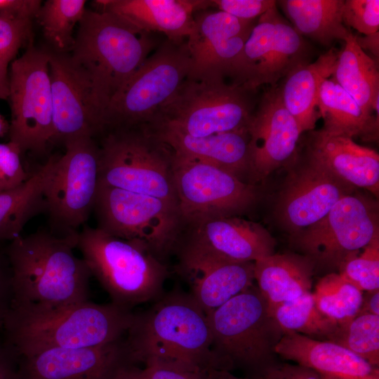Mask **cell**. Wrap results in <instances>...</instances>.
Wrapping results in <instances>:
<instances>
[{"mask_svg": "<svg viewBox=\"0 0 379 379\" xmlns=\"http://www.w3.org/2000/svg\"><path fill=\"white\" fill-rule=\"evenodd\" d=\"M77 239L39 229L9 241L11 308L48 310L88 301L91 274L74 253Z\"/></svg>", "mask_w": 379, "mask_h": 379, "instance_id": "obj_1", "label": "cell"}, {"mask_svg": "<svg viewBox=\"0 0 379 379\" xmlns=\"http://www.w3.org/2000/svg\"><path fill=\"white\" fill-rule=\"evenodd\" d=\"M133 364H162L190 371L219 369L211 351L207 315L188 293H164L134 313L126 337Z\"/></svg>", "mask_w": 379, "mask_h": 379, "instance_id": "obj_2", "label": "cell"}, {"mask_svg": "<svg viewBox=\"0 0 379 379\" xmlns=\"http://www.w3.org/2000/svg\"><path fill=\"white\" fill-rule=\"evenodd\" d=\"M131 310L112 302L91 301L48 310L11 308L3 327L4 341L18 357L54 348L105 345L126 335Z\"/></svg>", "mask_w": 379, "mask_h": 379, "instance_id": "obj_3", "label": "cell"}, {"mask_svg": "<svg viewBox=\"0 0 379 379\" xmlns=\"http://www.w3.org/2000/svg\"><path fill=\"white\" fill-rule=\"evenodd\" d=\"M150 33L104 11L86 10L68 53L88 80L100 114L149 56Z\"/></svg>", "mask_w": 379, "mask_h": 379, "instance_id": "obj_4", "label": "cell"}, {"mask_svg": "<svg viewBox=\"0 0 379 379\" xmlns=\"http://www.w3.org/2000/svg\"><path fill=\"white\" fill-rule=\"evenodd\" d=\"M207 318L219 369H239L246 377L259 379L277 362L275 347L284 332L257 286L236 295Z\"/></svg>", "mask_w": 379, "mask_h": 379, "instance_id": "obj_5", "label": "cell"}, {"mask_svg": "<svg viewBox=\"0 0 379 379\" xmlns=\"http://www.w3.org/2000/svg\"><path fill=\"white\" fill-rule=\"evenodd\" d=\"M76 248L111 302L131 310L164 293L169 270L145 242L120 239L85 224L78 233Z\"/></svg>", "mask_w": 379, "mask_h": 379, "instance_id": "obj_6", "label": "cell"}, {"mask_svg": "<svg viewBox=\"0 0 379 379\" xmlns=\"http://www.w3.org/2000/svg\"><path fill=\"white\" fill-rule=\"evenodd\" d=\"M97 138L99 184L158 198L179 211L174 152L147 126L112 128Z\"/></svg>", "mask_w": 379, "mask_h": 379, "instance_id": "obj_7", "label": "cell"}, {"mask_svg": "<svg viewBox=\"0 0 379 379\" xmlns=\"http://www.w3.org/2000/svg\"><path fill=\"white\" fill-rule=\"evenodd\" d=\"M190 66L186 40L166 39L111 99L101 117V133L149 124L188 77Z\"/></svg>", "mask_w": 379, "mask_h": 379, "instance_id": "obj_8", "label": "cell"}, {"mask_svg": "<svg viewBox=\"0 0 379 379\" xmlns=\"http://www.w3.org/2000/svg\"><path fill=\"white\" fill-rule=\"evenodd\" d=\"M246 91L225 79L187 77L147 124L200 138L247 128L252 115Z\"/></svg>", "mask_w": 379, "mask_h": 379, "instance_id": "obj_9", "label": "cell"}, {"mask_svg": "<svg viewBox=\"0 0 379 379\" xmlns=\"http://www.w3.org/2000/svg\"><path fill=\"white\" fill-rule=\"evenodd\" d=\"M93 211L97 227L126 240L145 242L164 262L182 231L178 209L156 197L98 184Z\"/></svg>", "mask_w": 379, "mask_h": 379, "instance_id": "obj_10", "label": "cell"}, {"mask_svg": "<svg viewBox=\"0 0 379 379\" xmlns=\"http://www.w3.org/2000/svg\"><path fill=\"white\" fill-rule=\"evenodd\" d=\"M9 142L23 155H44L53 132V99L46 50L31 40L25 51L11 63Z\"/></svg>", "mask_w": 379, "mask_h": 379, "instance_id": "obj_11", "label": "cell"}, {"mask_svg": "<svg viewBox=\"0 0 379 379\" xmlns=\"http://www.w3.org/2000/svg\"><path fill=\"white\" fill-rule=\"evenodd\" d=\"M44 188L48 230L60 237H77L93 211L99 184V147L84 136L67 141Z\"/></svg>", "mask_w": 379, "mask_h": 379, "instance_id": "obj_12", "label": "cell"}, {"mask_svg": "<svg viewBox=\"0 0 379 379\" xmlns=\"http://www.w3.org/2000/svg\"><path fill=\"white\" fill-rule=\"evenodd\" d=\"M379 239L378 203L362 196L340 199L328 214L291 241L317 267L339 271L344 262Z\"/></svg>", "mask_w": 379, "mask_h": 379, "instance_id": "obj_13", "label": "cell"}, {"mask_svg": "<svg viewBox=\"0 0 379 379\" xmlns=\"http://www.w3.org/2000/svg\"><path fill=\"white\" fill-rule=\"evenodd\" d=\"M173 173L182 223L237 216L250 211L259 200L254 184L204 161L175 154Z\"/></svg>", "mask_w": 379, "mask_h": 379, "instance_id": "obj_14", "label": "cell"}, {"mask_svg": "<svg viewBox=\"0 0 379 379\" xmlns=\"http://www.w3.org/2000/svg\"><path fill=\"white\" fill-rule=\"evenodd\" d=\"M307 46L276 6L258 18L248 37L233 74L232 83L251 92L271 87L296 66L307 62Z\"/></svg>", "mask_w": 379, "mask_h": 379, "instance_id": "obj_15", "label": "cell"}, {"mask_svg": "<svg viewBox=\"0 0 379 379\" xmlns=\"http://www.w3.org/2000/svg\"><path fill=\"white\" fill-rule=\"evenodd\" d=\"M255 25L220 11L196 12L186 44L191 61L188 78L232 77L244 44Z\"/></svg>", "mask_w": 379, "mask_h": 379, "instance_id": "obj_16", "label": "cell"}, {"mask_svg": "<svg viewBox=\"0 0 379 379\" xmlns=\"http://www.w3.org/2000/svg\"><path fill=\"white\" fill-rule=\"evenodd\" d=\"M354 188L307 155L288 176L277 204V216L295 235L321 220Z\"/></svg>", "mask_w": 379, "mask_h": 379, "instance_id": "obj_17", "label": "cell"}, {"mask_svg": "<svg viewBox=\"0 0 379 379\" xmlns=\"http://www.w3.org/2000/svg\"><path fill=\"white\" fill-rule=\"evenodd\" d=\"M46 50L53 109L51 142L64 145L84 136L97 138L102 132L100 114L88 80L72 62L68 53Z\"/></svg>", "mask_w": 379, "mask_h": 379, "instance_id": "obj_18", "label": "cell"}, {"mask_svg": "<svg viewBox=\"0 0 379 379\" xmlns=\"http://www.w3.org/2000/svg\"><path fill=\"white\" fill-rule=\"evenodd\" d=\"M247 131L252 184L292 164L302 133L295 118L284 107L277 86L263 95L258 109L251 115Z\"/></svg>", "mask_w": 379, "mask_h": 379, "instance_id": "obj_19", "label": "cell"}, {"mask_svg": "<svg viewBox=\"0 0 379 379\" xmlns=\"http://www.w3.org/2000/svg\"><path fill=\"white\" fill-rule=\"evenodd\" d=\"M179 246L226 260L254 262L274 254L276 241L259 223L238 216H218L183 222L175 248Z\"/></svg>", "mask_w": 379, "mask_h": 379, "instance_id": "obj_20", "label": "cell"}, {"mask_svg": "<svg viewBox=\"0 0 379 379\" xmlns=\"http://www.w3.org/2000/svg\"><path fill=\"white\" fill-rule=\"evenodd\" d=\"M18 358L21 379H113L132 364L125 337L98 347L54 348Z\"/></svg>", "mask_w": 379, "mask_h": 379, "instance_id": "obj_21", "label": "cell"}, {"mask_svg": "<svg viewBox=\"0 0 379 379\" xmlns=\"http://www.w3.org/2000/svg\"><path fill=\"white\" fill-rule=\"evenodd\" d=\"M177 272L188 283L189 293L208 315L253 285L254 262L223 259L179 246Z\"/></svg>", "mask_w": 379, "mask_h": 379, "instance_id": "obj_22", "label": "cell"}, {"mask_svg": "<svg viewBox=\"0 0 379 379\" xmlns=\"http://www.w3.org/2000/svg\"><path fill=\"white\" fill-rule=\"evenodd\" d=\"M145 126L166 143L175 155L214 165L244 181V178L248 177L250 181L247 128L197 138L164 125Z\"/></svg>", "mask_w": 379, "mask_h": 379, "instance_id": "obj_23", "label": "cell"}, {"mask_svg": "<svg viewBox=\"0 0 379 379\" xmlns=\"http://www.w3.org/2000/svg\"><path fill=\"white\" fill-rule=\"evenodd\" d=\"M101 10L115 14L147 33L161 32L167 39L184 41L194 25L196 12L208 9L206 0H98Z\"/></svg>", "mask_w": 379, "mask_h": 379, "instance_id": "obj_24", "label": "cell"}, {"mask_svg": "<svg viewBox=\"0 0 379 379\" xmlns=\"http://www.w3.org/2000/svg\"><path fill=\"white\" fill-rule=\"evenodd\" d=\"M307 155L345 183L378 195L379 155L375 150L356 143L352 138L320 129L310 133Z\"/></svg>", "mask_w": 379, "mask_h": 379, "instance_id": "obj_25", "label": "cell"}, {"mask_svg": "<svg viewBox=\"0 0 379 379\" xmlns=\"http://www.w3.org/2000/svg\"><path fill=\"white\" fill-rule=\"evenodd\" d=\"M277 355L338 379H379L378 368L349 350L328 340L284 332L275 347Z\"/></svg>", "mask_w": 379, "mask_h": 379, "instance_id": "obj_26", "label": "cell"}, {"mask_svg": "<svg viewBox=\"0 0 379 379\" xmlns=\"http://www.w3.org/2000/svg\"><path fill=\"white\" fill-rule=\"evenodd\" d=\"M315 266L297 253H274L254 262V279L270 312L279 304L311 292Z\"/></svg>", "mask_w": 379, "mask_h": 379, "instance_id": "obj_27", "label": "cell"}, {"mask_svg": "<svg viewBox=\"0 0 379 379\" xmlns=\"http://www.w3.org/2000/svg\"><path fill=\"white\" fill-rule=\"evenodd\" d=\"M339 51L330 48L314 62L299 65L284 77L279 87L284 107L295 118L302 132L311 131L320 116L317 107L321 82L334 71Z\"/></svg>", "mask_w": 379, "mask_h": 379, "instance_id": "obj_28", "label": "cell"}, {"mask_svg": "<svg viewBox=\"0 0 379 379\" xmlns=\"http://www.w3.org/2000/svg\"><path fill=\"white\" fill-rule=\"evenodd\" d=\"M317 107L324 120L321 129L328 133L369 140L378 137L379 116L367 117L332 77L321 82Z\"/></svg>", "mask_w": 379, "mask_h": 379, "instance_id": "obj_29", "label": "cell"}, {"mask_svg": "<svg viewBox=\"0 0 379 379\" xmlns=\"http://www.w3.org/2000/svg\"><path fill=\"white\" fill-rule=\"evenodd\" d=\"M57 157L51 156L24 183L0 193V242L18 237L32 218L46 212L44 188Z\"/></svg>", "mask_w": 379, "mask_h": 379, "instance_id": "obj_30", "label": "cell"}, {"mask_svg": "<svg viewBox=\"0 0 379 379\" xmlns=\"http://www.w3.org/2000/svg\"><path fill=\"white\" fill-rule=\"evenodd\" d=\"M339 51L331 77L357 102L367 117L379 102V72L375 61L360 48L352 34Z\"/></svg>", "mask_w": 379, "mask_h": 379, "instance_id": "obj_31", "label": "cell"}, {"mask_svg": "<svg viewBox=\"0 0 379 379\" xmlns=\"http://www.w3.org/2000/svg\"><path fill=\"white\" fill-rule=\"evenodd\" d=\"M293 28L323 46L345 41L352 33L343 25L344 0H283L278 1Z\"/></svg>", "mask_w": 379, "mask_h": 379, "instance_id": "obj_32", "label": "cell"}, {"mask_svg": "<svg viewBox=\"0 0 379 379\" xmlns=\"http://www.w3.org/2000/svg\"><path fill=\"white\" fill-rule=\"evenodd\" d=\"M284 332L329 340L338 324L317 307L312 292L278 305L270 311Z\"/></svg>", "mask_w": 379, "mask_h": 379, "instance_id": "obj_33", "label": "cell"}, {"mask_svg": "<svg viewBox=\"0 0 379 379\" xmlns=\"http://www.w3.org/2000/svg\"><path fill=\"white\" fill-rule=\"evenodd\" d=\"M85 0H48L36 17L52 50L69 53L74 43V29L85 11Z\"/></svg>", "mask_w": 379, "mask_h": 379, "instance_id": "obj_34", "label": "cell"}, {"mask_svg": "<svg viewBox=\"0 0 379 379\" xmlns=\"http://www.w3.org/2000/svg\"><path fill=\"white\" fill-rule=\"evenodd\" d=\"M312 295L318 310L338 324L358 314L363 297L361 291L338 272L321 277Z\"/></svg>", "mask_w": 379, "mask_h": 379, "instance_id": "obj_35", "label": "cell"}, {"mask_svg": "<svg viewBox=\"0 0 379 379\" xmlns=\"http://www.w3.org/2000/svg\"><path fill=\"white\" fill-rule=\"evenodd\" d=\"M328 341L338 344L373 366L379 364V315L358 314L351 319L338 324Z\"/></svg>", "mask_w": 379, "mask_h": 379, "instance_id": "obj_36", "label": "cell"}, {"mask_svg": "<svg viewBox=\"0 0 379 379\" xmlns=\"http://www.w3.org/2000/svg\"><path fill=\"white\" fill-rule=\"evenodd\" d=\"M361 292L379 289V239L348 258L338 272Z\"/></svg>", "mask_w": 379, "mask_h": 379, "instance_id": "obj_37", "label": "cell"}, {"mask_svg": "<svg viewBox=\"0 0 379 379\" xmlns=\"http://www.w3.org/2000/svg\"><path fill=\"white\" fill-rule=\"evenodd\" d=\"M31 20L0 11V58L11 63L19 49L32 40Z\"/></svg>", "mask_w": 379, "mask_h": 379, "instance_id": "obj_38", "label": "cell"}, {"mask_svg": "<svg viewBox=\"0 0 379 379\" xmlns=\"http://www.w3.org/2000/svg\"><path fill=\"white\" fill-rule=\"evenodd\" d=\"M342 18L344 24L364 35L378 32L379 29V1H344Z\"/></svg>", "mask_w": 379, "mask_h": 379, "instance_id": "obj_39", "label": "cell"}, {"mask_svg": "<svg viewBox=\"0 0 379 379\" xmlns=\"http://www.w3.org/2000/svg\"><path fill=\"white\" fill-rule=\"evenodd\" d=\"M208 371H190L162 364H127L114 379H206Z\"/></svg>", "mask_w": 379, "mask_h": 379, "instance_id": "obj_40", "label": "cell"}, {"mask_svg": "<svg viewBox=\"0 0 379 379\" xmlns=\"http://www.w3.org/2000/svg\"><path fill=\"white\" fill-rule=\"evenodd\" d=\"M22 157L13 143H0V193L20 186L31 176L25 169Z\"/></svg>", "mask_w": 379, "mask_h": 379, "instance_id": "obj_41", "label": "cell"}, {"mask_svg": "<svg viewBox=\"0 0 379 379\" xmlns=\"http://www.w3.org/2000/svg\"><path fill=\"white\" fill-rule=\"evenodd\" d=\"M211 7L244 20H254L275 6L274 0H210Z\"/></svg>", "mask_w": 379, "mask_h": 379, "instance_id": "obj_42", "label": "cell"}, {"mask_svg": "<svg viewBox=\"0 0 379 379\" xmlns=\"http://www.w3.org/2000/svg\"><path fill=\"white\" fill-rule=\"evenodd\" d=\"M2 243L0 242V331L3 330L13 302L12 271L6 246Z\"/></svg>", "mask_w": 379, "mask_h": 379, "instance_id": "obj_43", "label": "cell"}, {"mask_svg": "<svg viewBox=\"0 0 379 379\" xmlns=\"http://www.w3.org/2000/svg\"><path fill=\"white\" fill-rule=\"evenodd\" d=\"M259 379H321V376L298 364L277 362L267 368Z\"/></svg>", "mask_w": 379, "mask_h": 379, "instance_id": "obj_44", "label": "cell"}, {"mask_svg": "<svg viewBox=\"0 0 379 379\" xmlns=\"http://www.w3.org/2000/svg\"><path fill=\"white\" fill-rule=\"evenodd\" d=\"M0 379H21L19 358L4 340L0 342Z\"/></svg>", "mask_w": 379, "mask_h": 379, "instance_id": "obj_45", "label": "cell"}, {"mask_svg": "<svg viewBox=\"0 0 379 379\" xmlns=\"http://www.w3.org/2000/svg\"><path fill=\"white\" fill-rule=\"evenodd\" d=\"M41 2L36 0H0V11L32 19L36 17Z\"/></svg>", "mask_w": 379, "mask_h": 379, "instance_id": "obj_46", "label": "cell"}, {"mask_svg": "<svg viewBox=\"0 0 379 379\" xmlns=\"http://www.w3.org/2000/svg\"><path fill=\"white\" fill-rule=\"evenodd\" d=\"M379 315V289L366 291L362 297L361 307L358 314Z\"/></svg>", "mask_w": 379, "mask_h": 379, "instance_id": "obj_47", "label": "cell"}, {"mask_svg": "<svg viewBox=\"0 0 379 379\" xmlns=\"http://www.w3.org/2000/svg\"><path fill=\"white\" fill-rule=\"evenodd\" d=\"M356 41L361 49L371 52L375 57L379 56V32L365 35L362 37L356 36Z\"/></svg>", "mask_w": 379, "mask_h": 379, "instance_id": "obj_48", "label": "cell"}, {"mask_svg": "<svg viewBox=\"0 0 379 379\" xmlns=\"http://www.w3.org/2000/svg\"><path fill=\"white\" fill-rule=\"evenodd\" d=\"M9 64L10 62L0 58V98L2 100H8L9 95Z\"/></svg>", "mask_w": 379, "mask_h": 379, "instance_id": "obj_49", "label": "cell"}, {"mask_svg": "<svg viewBox=\"0 0 379 379\" xmlns=\"http://www.w3.org/2000/svg\"><path fill=\"white\" fill-rule=\"evenodd\" d=\"M206 379H256L250 377H239L232 371L221 369H212L208 371Z\"/></svg>", "mask_w": 379, "mask_h": 379, "instance_id": "obj_50", "label": "cell"}, {"mask_svg": "<svg viewBox=\"0 0 379 379\" xmlns=\"http://www.w3.org/2000/svg\"><path fill=\"white\" fill-rule=\"evenodd\" d=\"M9 124L4 120L0 114V137L3 136L5 133L8 132Z\"/></svg>", "mask_w": 379, "mask_h": 379, "instance_id": "obj_51", "label": "cell"}, {"mask_svg": "<svg viewBox=\"0 0 379 379\" xmlns=\"http://www.w3.org/2000/svg\"><path fill=\"white\" fill-rule=\"evenodd\" d=\"M321 379H338V378L331 377V376H328V375H321Z\"/></svg>", "mask_w": 379, "mask_h": 379, "instance_id": "obj_52", "label": "cell"}, {"mask_svg": "<svg viewBox=\"0 0 379 379\" xmlns=\"http://www.w3.org/2000/svg\"><path fill=\"white\" fill-rule=\"evenodd\" d=\"M0 99H1V98H0Z\"/></svg>", "mask_w": 379, "mask_h": 379, "instance_id": "obj_53", "label": "cell"}]
</instances>
